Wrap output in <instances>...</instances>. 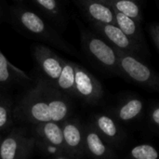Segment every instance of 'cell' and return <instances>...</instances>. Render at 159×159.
Returning a JSON list of instances; mask_svg holds the SVG:
<instances>
[{
	"instance_id": "cell-5",
	"label": "cell",
	"mask_w": 159,
	"mask_h": 159,
	"mask_svg": "<svg viewBox=\"0 0 159 159\" xmlns=\"http://www.w3.org/2000/svg\"><path fill=\"white\" fill-rule=\"evenodd\" d=\"M34 143V139L28 137L24 129H15L1 140L0 159H25Z\"/></svg>"
},
{
	"instance_id": "cell-21",
	"label": "cell",
	"mask_w": 159,
	"mask_h": 159,
	"mask_svg": "<svg viewBox=\"0 0 159 159\" xmlns=\"http://www.w3.org/2000/svg\"><path fill=\"white\" fill-rule=\"evenodd\" d=\"M133 159H158V151L150 144H140L133 147L130 151Z\"/></svg>"
},
{
	"instance_id": "cell-2",
	"label": "cell",
	"mask_w": 159,
	"mask_h": 159,
	"mask_svg": "<svg viewBox=\"0 0 159 159\" xmlns=\"http://www.w3.org/2000/svg\"><path fill=\"white\" fill-rule=\"evenodd\" d=\"M117 55L120 75L141 86L159 92V75L136 53L117 50Z\"/></svg>"
},
{
	"instance_id": "cell-24",
	"label": "cell",
	"mask_w": 159,
	"mask_h": 159,
	"mask_svg": "<svg viewBox=\"0 0 159 159\" xmlns=\"http://www.w3.org/2000/svg\"><path fill=\"white\" fill-rule=\"evenodd\" d=\"M151 120L156 126L159 128V106L154 108L151 112Z\"/></svg>"
},
{
	"instance_id": "cell-8",
	"label": "cell",
	"mask_w": 159,
	"mask_h": 159,
	"mask_svg": "<svg viewBox=\"0 0 159 159\" xmlns=\"http://www.w3.org/2000/svg\"><path fill=\"white\" fill-rule=\"evenodd\" d=\"M34 56L43 74L49 81L55 84L61 75L65 60L44 45H36L34 47Z\"/></svg>"
},
{
	"instance_id": "cell-18",
	"label": "cell",
	"mask_w": 159,
	"mask_h": 159,
	"mask_svg": "<svg viewBox=\"0 0 159 159\" xmlns=\"http://www.w3.org/2000/svg\"><path fill=\"white\" fill-rule=\"evenodd\" d=\"M143 109V102L137 98L129 99L117 110V116L122 121H130L138 117Z\"/></svg>"
},
{
	"instance_id": "cell-12",
	"label": "cell",
	"mask_w": 159,
	"mask_h": 159,
	"mask_svg": "<svg viewBox=\"0 0 159 159\" xmlns=\"http://www.w3.org/2000/svg\"><path fill=\"white\" fill-rule=\"evenodd\" d=\"M35 132L43 142L57 147L61 152H67L64 143L61 124L53 121L41 123L36 125Z\"/></svg>"
},
{
	"instance_id": "cell-3",
	"label": "cell",
	"mask_w": 159,
	"mask_h": 159,
	"mask_svg": "<svg viewBox=\"0 0 159 159\" xmlns=\"http://www.w3.org/2000/svg\"><path fill=\"white\" fill-rule=\"evenodd\" d=\"M15 15L19 23L28 33L62 50L72 53V48L39 15L25 8H18Z\"/></svg>"
},
{
	"instance_id": "cell-19",
	"label": "cell",
	"mask_w": 159,
	"mask_h": 159,
	"mask_svg": "<svg viewBox=\"0 0 159 159\" xmlns=\"http://www.w3.org/2000/svg\"><path fill=\"white\" fill-rule=\"evenodd\" d=\"M96 128L98 131L105 137L107 140L116 141L119 135L118 128L116 124V122L108 116L106 115H100L96 117L95 121Z\"/></svg>"
},
{
	"instance_id": "cell-17",
	"label": "cell",
	"mask_w": 159,
	"mask_h": 159,
	"mask_svg": "<svg viewBox=\"0 0 159 159\" xmlns=\"http://www.w3.org/2000/svg\"><path fill=\"white\" fill-rule=\"evenodd\" d=\"M106 3L117 12L130 17L140 23L143 21L141 7L137 0H105Z\"/></svg>"
},
{
	"instance_id": "cell-1",
	"label": "cell",
	"mask_w": 159,
	"mask_h": 159,
	"mask_svg": "<svg viewBox=\"0 0 159 159\" xmlns=\"http://www.w3.org/2000/svg\"><path fill=\"white\" fill-rule=\"evenodd\" d=\"M81 44L85 53L95 63L111 73L119 74L117 50L101 35L82 30Z\"/></svg>"
},
{
	"instance_id": "cell-4",
	"label": "cell",
	"mask_w": 159,
	"mask_h": 159,
	"mask_svg": "<svg viewBox=\"0 0 159 159\" xmlns=\"http://www.w3.org/2000/svg\"><path fill=\"white\" fill-rule=\"evenodd\" d=\"M19 110L20 115L33 124L38 125L51 121L48 104L45 94L44 81H40L34 89L30 90L22 98Z\"/></svg>"
},
{
	"instance_id": "cell-26",
	"label": "cell",
	"mask_w": 159,
	"mask_h": 159,
	"mask_svg": "<svg viewBox=\"0 0 159 159\" xmlns=\"http://www.w3.org/2000/svg\"><path fill=\"white\" fill-rule=\"evenodd\" d=\"M101 1H102V2H105V3H106V1H105V0H101Z\"/></svg>"
},
{
	"instance_id": "cell-23",
	"label": "cell",
	"mask_w": 159,
	"mask_h": 159,
	"mask_svg": "<svg viewBox=\"0 0 159 159\" xmlns=\"http://www.w3.org/2000/svg\"><path fill=\"white\" fill-rule=\"evenodd\" d=\"M151 34L153 37V40L157 48L159 51V23L158 24H155L152 28H151Z\"/></svg>"
},
{
	"instance_id": "cell-10",
	"label": "cell",
	"mask_w": 159,
	"mask_h": 159,
	"mask_svg": "<svg viewBox=\"0 0 159 159\" xmlns=\"http://www.w3.org/2000/svg\"><path fill=\"white\" fill-rule=\"evenodd\" d=\"M63 139L68 153L73 156L81 155L85 148V131L75 121H64L61 123Z\"/></svg>"
},
{
	"instance_id": "cell-14",
	"label": "cell",
	"mask_w": 159,
	"mask_h": 159,
	"mask_svg": "<svg viewBox=\"0 0 159 159\" xmlns=\"http://www.w3.org/2000/svg\"><path fill=\"white\" fill-rule=\"evenodd\" d=\"M16 79L31 80L24 71L12 64L0 50V84H9Z\"/></svg>"
},
{
	"instance_id": "cell-28",
	"label": "cell",
	"mask_w": 159,
	"mask_h": 159,
	"mask_svg": "<svg viewBox=\"0 0 159 159\" xmlns=\"http://www.w3.org/2000/svg\"><path fill=\"white\" fill-rule=\"evenodd\" d=\"M0 143H1V139H0Z\"/></svg>"
},
{
	"instance_id": "cell-11",
	"label": "cell",
	"mask_w": 159,
	"mask_h": 159,
	"mask_svg": "<svg viewBox=\"0 0 159 159\" xmlns=\"http://www.w3.org/2000/svg\"><path fill=\"white\" fill-rule=\"evenodd\" d=\"M44 84L51 121L60 124L63 123L69 114V104L66 99L56 89H52L45 81Z\"/></svg>"
},
{
	"instance_id": "cell-16",
	"label": "cell",
	"mask_w": 159,
	"mask_h": 159,
	"mask_svg": "<svg viewBox=\"0 0 159 159\" xmlns=\"http://www.w3.org/2000/svg\"><path fill=\"white\" fill-rule=\"evenodd\" d=\"M56 88L64 93L75 95V62L64 61V64L58 80L55 83Z\"/></svg>"
},
{
	"instance_id": "cell-9",
	"label": "cell",
	"mask_w": 159,
	"mask_h": 159,
	"mask_svg": "<svg viewBox=\"0 0 159 159\" xmlns=\"http://www.w3.org/2000/svg\"><path fill=\"white\" fill-rule=\"evenodd\" d=\"M77 5L91 23L116 24L114 9L101 0H76Z\"/></svg>"
},
{
	"instance_id": "cell-22",
	"label": "cell",
	"mask_w": 159,
	"mask_h": 159,
	"mask_svg": "<svg viewBox=\"0 0 159 159\" xmlns=\"http://www.w3.org/2000/svg\"><path fill=\"white\" fill-rule=\"evenodd\" d=\"M11 121V104L8 100L0 98V129L7 128Z\"/></svg>"
},
{
	"instance_id": "cell-27",
	"label": "cell",
	"mask_w": 159,
	"mask_h": 159,
	"mask_svg": "<svg viewBox=\"0 0 159 159\" xmlns=\"http://www.w3.org/2000/svg\"><path fill=\"white\" fill-rule=\"evenodd\" d=\"M15 1H21V0H15Z\"/></svg>"
},
{
	"instance_id": "cell-7",
	"label": "cell",
	"mask_w": 159,
	"mask_h": 159,
	"mask_svg": "<svg viewBox=\"0 0 159 159\" xmlns=\"http://www.w3.org/2000/svg\"><path fill=\"white\" fill-rule=\"evenodd\" d=\"M99 35L105 39L116 49L124 52L136 53L141 50V45L129 38L116 24L91 23Z\"/></svg>"
},
{
	"instance_id": "cell-6",
	"label": "cell",
	"mask_w": 159,
	"mask_h": 159,
	"mask_svg": "<svg viewBox=\"0 0 159 159\" xmlns=\"http://www.w3.org/2000/svg\"><path fill=\"white\" fill-rule=\"evenodd\" d=\"M75 95L90 104L100 102L103 96V89L100 81L83 66L75 63Z\"/></svg>"
},
{
	"instance_id": "cell-20",
	"label": "cell",
	"mask_w": 159,
	"mask_h": 159,
	"mask_svg": "<svg viewBox=\"0 0 159 159\" xmlns=\"http://www.w3.org/2000/svg\"><path fill=\"white\" fill-rule=\"evenodd\" d=\"M34 2L49 17L58 20H62L63 15L58 0H34Z\"/></svg>"
},
{
	"instance_id": "cell-15",
	"label": "cell",
	"mask_w": 159,
	"mask_h": 159,
	"mask_svg": "<svg viewBox=\"0 0 159 159\" xmlns=\"http://www.w3.org/2000/svg\"><path fill=\"white\" fill-rule=\"evenodd\" d=\"M115 17H116V24L129 38H131L133 41H135L136 43L142 46V43L143 42V37L140 26L141 23L136 20L117 11H115Z\"/></svg>"
},
{
	"instance_id": "cell-25",
	"label": "cell",
	"mask_w": 159,
	"mask_h": 159,
	"mask_svg": "<svg viewBox=\"0 0 159 159\" xmlns=\"http://www.w3.org/2000/svg\"><path fill=\"white\" fill-rule=\"evenodd\" d=\"M52 159H68L66 158V157H64L63 156H61V155H58V156H55V157H53Z\"/></svg>"
},
{
	"instance_id": "cell-13",
	"label": "cell",
	"mask_w": 159,
	"mask_h": 159,
	"mask_svg": "<svg viewBox=\"0 0 159 159\" xmlns=\"http://www.w3.org/2000/svg\"><path fill=\"white\" fill-rule=\"evenodd\" d=\"M85 147L95 159H109L111 156L102 136L93 129L85 131Z\"/></svg>"
}]
</instances>
